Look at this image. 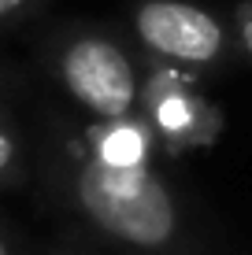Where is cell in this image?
I'll return each mask as SVG.
<instances>
[{"instance_id": "5", "label": "cell", "mask_w": 252, "mask_h": 255, "mask_svg": "<svg viewBox=\"0 0 252 255\" xmlns=\"http://www.w3.org/2000/svg\"><path fill=\"white\" fill-rule=\"evenodd\" d=\"M156 133L145 115H130L119 122H97L85 137V148L93 159L108 163V166H152L156 152Z\"/></svg>"}, {"instance_id": "9", "label": "cell", "mask_w": 252, "mask_h": 255, "mask_svg": "<svg viewBox=\"0 0 252 255\" xmlns=\"http://www.w3.org/2000/svg\"><path fill=\"white\" fill-rule=\"evenodd\" d=\"M0 255H11V248L4 244V237H0Z\"/></svg>"}, {"instance_id": "1", "label": "cell", "mask_w": 252, "mask_h": 255, "mask_svg": "<svg viewBox=\"0 0 252 255\" xmlns=\"http://www.w3.org/2000/svg\"><path fill=\"white\" fill-rule=\"evenodd\" d=\"M71 192L74 207L100 233L130 248L167 252L182 241L178 200L152 166H108L89 152H78Z\"/></svg>"}, {"instance_id": "3", "label": "cell", "mask_w": 252, "mask_h": 255, "mask_svg": "<svg viewBox=\"0 0 252 255\" xmlns=\"http://www.w3.org/2000/svg\"><path fill=\"white\" fill-rule=\"evenodd\" d=\"M134 30L156 59L175 67H212L230 52L227 26L189 0H141Z\"/></svg>"}, {"instance_id": "2", "label": "cell", "mask_w": 252, "mask_h": 255, "mask_svg": "<svg viewBox=\"0 0 252 255\" xmlns=\"http://www.w3.org/2000/svg\"><path fill=\"white\" fill-rule=\"evenodd\" d=\"M63 89L97 122L141 115V78L134 59L104 33H74L56 56Z\"/></svg>"}, {"instance_id": "6", "label": "cell", "mask_w": 252, "mask_h": 255, "mask_svg": "<svg viewBox=\"0 0 252 255\" xmlns=\"http://www.w3.org/2000/svg\"><path fill=\"white\" fill-rule=\"evenodd\" d=\"M22 159H26V155H22L19 126H15L11 115H7V108L0 104V189L19 185V181H22V170H26Z\"/></svg>"}, {"instance_id": "8", "label": "cell", "mask_w": 252, "mask_h": 255, "mask_svg": "<svg viewBox=\"0 0 252 255\" xmlns=\"http://www.w3.org/2000/svg\"><path fill=\"white\" fill-rule=\"evenodd\" d=\"M33 0H0V22H7V19H19V15L30 7Z\"/></svg>"}, {"instance_id": "4", "label": "cell", "mask_w": 252, "mask_h": 255, "mask_svg": "<svg viewBox=\"0 0 252 255\" xmlns=\"http://www.w3.org/2000/svg\"><path fill=\"white\" fill-rule=\"evenodd\" d=\"M141 115L149 119L152 133L167 152H189V148H208L219 137V111L193 89L189 78L178 70L160 67L141 85Z\"/></svg>"}, {"instance_id": "7", "label": "cell", "mask_w": 252, "mask_h": 255, "mask_svg": "<svg viewBox=\"0 0 252 255\" xmlns=\"http://www.w3.org/2000/svg\"><path fill=\"white\" fill-rule=\"evenodd\" d=\"M234 30H238L241 48H245L249 56H252V0L238 4V11H234Z\"/></svg>"}]
</instances>
